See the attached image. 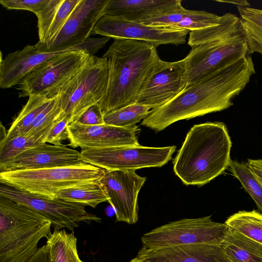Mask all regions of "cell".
<instances>
[{
  "label": "cell",
  "mask_w": 262,
  "mask_h": 262,
  "mask_svg": "<svg viewBox=\"0 0 262 262\" xmlns=\"http://www.w3.org/2000/svg\"><path fill=\"white\" fill-rule=\"evenodd\" d=\"M102 57L109 67L107 93L97 104L103 115L136 103L161 60L154 45L124 38L114 39Z\"/></svg>",
  "instance_id": "obj_2"
},
{
  "label": "cell",
  "mask_w": 262,
  "mask_h": 262,
  "mask_svg": "<svg viewBox=\"0 0 262 262\" xmlns=\"http://www.w3.org/2000/svg\"><path fill=\"white\" fill-rule=\"evenodd\" d=\"M219 2L227 3L235 5L237 6L242 7H249L250 5L247 1L244 0H234V1H216Z\"/></svg>",
  "instance_id": "obj_41"
},
{
  "label": "cell",
  "mask_w": 262,
  "mask_h": 262,
  "mask_svg": "<svg viewBox=\"0 0 262 262\" xmlns=\"http://www.w3.org/2000/svg\"><path fill=\"white\" fill-rule=\"evenodd\" d=\"M174 145L162 147L141 145L82 149V161L106 171L162 167L175 151Z\"/></svg>",
  "instance_id": "obj_9"
},
{
  "label": "cell",
  "mask_w": 262,
  "mask_h": 262,
  "mask_svg": "<svg viewBox=\"0 0 262 262\" xmlns=\"http://www.w3.org/2000/svg\"><path fill=\"white\" fill-rule=\"evenodd\" d=\"M135 171H106L102 179L108 196V202L115 210L117 221L129 224L138 221V194L146 180Z\"/></svg>",
  "instance_id": "obj_14"
},
{
  "label": "cell",
  "mask_w": 262,
  "mask_h": 262,
  "mask_svg": "<svg viewBox=\"0 0 262 262\" xmlns=\"http://www.w3.org/2000/svg\"><path fill=\"white\" fill-rule=\"evenodd\" d=\"M43 52L36 45H27L21 50L8 54L1 57L0 64V87L8 89L18 85L30 72L48 59L63 52Z\"/></svg>",
  "instance_id": "obj_19"
},
{
  "label": "cell",
  "mask_w": 262,
  "mask_h": 262,
  "mask_svg": "<svg viewBox=\"0 0 262 262\" xmlns=\"http://www.w3.org/2000/svg\"><path fill=\"white\" fill-rule=\"evenodd\" d=\"M231 146L223 122L195 124L173 161V171L185 185L203 186L229 167Z\"/></svg>",
  "instance_id": "obj_3"
},
{
  "label": "cell",
  "mask_w": 262,
  "mask_h": 262,
  "mask_svg": "<svg viewBox=\"0 0 262 262\" xmlns=\"http://www.w3.org/2000/svg\"><path fill=\"white\" fill-rule=\"evenodd\" d=\"M80 152L66 145L45 143L27 150L13 160L0 165L1 171L62 167L82 162Z\"/></svg>",
  "instance_id": "obj_17"
},
{
  "label": "cell",
  "mask_w": 262,
  "mask_h": 262,
  "mask_svg": "<svg viewBox=\"0 0 262 262\" xmlns=\"http://www.w3.org/2000/svg\"><path fill=\"white\" fill-rule=\"evenodd\" d=\"M151 108L147 105L135 103L103 115L105 124L127 127L136 125L145 118Z\"/></svg>",
  "instance_id": "obj_30"
},
{
  "label": "cell",
  "mask_w": 262,
  "mask_h": 262,
  "mask_svg": "<svg viewBox=\"0 0 262 262\" xmlns=\"http://www.w3.org/2000/svg\"><path fill=\"white\" fill-rule=\"evenodd\" d=\"M108 76L107 59L91 55L59 95L61 107L69 117L71 123L77 122L88 108L104 98Z\"/></svg>",
  "instance_id": "obj_6"
},
{
  "label": "cell",
  "mask_w": 262,
  "mask_h": 262,
  "mask_svg": "<svg viewBox=\"0 0 262 262\" xmlns=\"http://www.w3.org/2000/svg\"><path fill=\"white\" fill-rule=\"evenodd\" d=\"M182 7L180 0H108L104 13L139 22L149 16Z\"/></svg>",
  "instance_id": "obj_20"
},
{
  "label": "cell",
  "mask_w": 262,
  "mask_h": 262,
  "mask_svg": "<svg viewBox=\"0 0 262 262\" xmlns=\"http://www.w3.org/2000/svg\"><path fill=\"white\" fill-rule=\"evenodd\" d=\"M189 31L165 27H155L104 15L93 28L92 34L115 38L146 42L156 47L162 45H179L186 42Z\"/></svg>",
  "instance_id": "obj_13"
},
{
  "label": "cell",
  "mask_w": 262,
  "mask_h": 262,
  "mask_svg": "<svg viewBox=\"0 0 262 262\" xmlns=\"http://www.w3.org/2000/svg\"><path fill=\"white\" fill-rule=\"evenodd\" d=\"M60 95L54 97L38 115L26 134L30 136H39L46 139L55 124L67 115L60 104Z\"/></svg>",
  "instance_id": "obj_28"
},
{
  "label": "cell",
  "mask_w": 262,
  "mask_h": 262,
  "mask_svg": "<svg viewBox=\"0 0 262 262\" xmlns=\"http://www.w3.org/2000/svg\"><path fill=\"white\" fill-rule=\"evenodd\" d=\"M105 172L82 162L62 167L1 171L0 182L36 196L53 200L60 190L101 180Z\"/></svg>",
  "instance_id": "obj_5"
},
{
  "label": "cell",
  "mask_w": 262,
  "mask_h": 262,
  "mask_svg": "<svg viewBox=\"0 0 262 262\" xmlns=\"http://www.w3.org/2000/svg\"><path fill=\"white\" fill-rule=\"evenodd\" d=\"M241 32L250 54H262V9L237 6Z\"/></svg>",
  "instance_id": "obj_24"
},
{
  "label": "cell",
  "mask_w": 262,
  "mask_h": 262,
  "mask_svg": "<svg viewBox=\"0 0 262 262\" xmlns=\"http://www.w3.org/2000/svg\"><path fill=\"white\" fill-rule=\"evenodd\" d=\"M27 262H51L49 247L47 244L38 249Z\"/></svg>",
  "instance_id": "obj_39"
},
{
  "label": "cell",
  "mask_w": 262,
  "mask_h": 262,
  "mask_svg": "<svg viewBox=\"0 0 262 262\" xmlns=\"http://www.w3.org/2000/svg\"><path fill=\"white\" fill-rule=\"evenodd\" d=\"M79 1L80 0L61 1L53 18L45 43L52 40L58 34Z\"/></svg>",
  "instance_id": "obj_33"
},
{
  "label": "cell",
  "mask_w": 262,
  "mask_h": 262,
  "mask_svg": "<svg viewBox=\"0 0 262 262\" xmlns=\"http://www.w3.org/2000/svg\"><path fill=\"white\" fill-rule=\"evenodd\" d=\"M57 199L96 208L109 198L101 180L60 190Z\"/></svg>",
  "instance_id": "obj_23"
},
{
  "label": "cell",
  "mask_w": 262,
  "mask_h": 262,
  "mask_svg": "<svg viewBox=\"0 0 262 262\" xmlns=\"http://www.w3.org/2000/svg\"><path fill=\"white\" fill-rule=\"evenodd\" d=\"M229 167L232 174L239 181L262 213V185L253 174L247 163L231 160Z\"/></svg>",
  "instance_id": "obj_31"
},
{
  "label": "cell",
  "mask_w": 262,
  "mask_h": 262,
  "mask_svg": "<svg viewBox=\"0 0 262 262\" xmlns=\"http://www.w3.org/2000/svg\"><path fill=\"white\" fill-rule=\"evenodd\" d=\"M108 0H80L65 25L52 40L35 45L43 52L81 50L78 45L89 38L94 27L104 15Z\"/></svg>",
  "instance_id": "obj_12"
},
{
  "label": "cell",
  "mask_w": 262,
  "mask_h": 262,
  "mask_svg": "<svg viewBox=\"0 0 262 262\" xmlns=\"http://www.w3.org/2000/svg\"><path fill=\"white\" fill-rule=\"evenodd\" d=\"M255 73L250 54L186 87L165 104L151 110L141 125L156 132L171 124L226 110Z\"/></svg>",
  "instance_id": "obj_1"
},
{
  "label": "cell",
  "mask_w": 262,
  "mask_h": 262,
  "mask_svg": "<svg viewBox=\"0 0 262 262\" xmlns=\"http://www.w3.org/2000/svg\"><path fill=\"white\" fill-rule=\"evenodd\" d=\"M130 262H149V261H147L146 260H143V259H141L139 258H138V257H136L134 258H133L130 261Z\"/></svg>",
  "instance_id": "obj_42"
},
{
  "label": "cell",
  "mask_w": 262,
  "mask_h": 262,
  "mask_svg": "<svg viewBox=\"0 0 262 262\" xmlns=\"http://www.w3.org/2000/svg\"><path fill=\"white\" fill-rule=\"evenodd\" d=\"M51 227L34 209L0 196V262H27Z\"/></svg>",
  "instance_id": "obj_4"
},
{
  "label": "cell",
  "mask_w": 262,
  "mask_h": 262,
  "mask_svg": "<svg viewBox=\"0 0 262 262\" xmlns=\"http://www.w3.org/2000/svg\"><path fill=\"white\" fill-rule=\"evenodd\" d=\"M77 122L86 125L105 124L100 106L95 104L88 108L80 117Z\"/></svg>",
  "instance_id": "obj_37"
},
{
  "label": "cell",
  "mask_w": 262,
  "mask_h": 262,
  "mask_svg": "<svg viewBox=\"0 0 262 262\" xmlns=\"http://www.w3.org/2000/svg\"><path fill=\"white\" fill-rule=\"evenodd\" d=\"M70 123V119L66 115L55 124L45 139V143L62 145L63 141L69 140L67 126Z\"/></svg>",
  "instance_id": "obj_36"
},
{
  "label": "cell",
  "mask_w": 262,
  "mask_h": 262,
  "mask_svg": "<svg viewBox=\"0 0 262 262\" xmlns=\"http://www.w3.org/2000/svg\"><path fill=\"white\" fill-rule=\"evenodd\" d=\"M111 38L108 37L88 38L80 43L82 50L86 51L91 55H94L100 49L104 46Z\"/></svg>",
  "instance_id": "obj_38"
},
{
  "label": "cell",
  "mask_w": 262,
  "mask_h": 262,
  "mask_svg": "<svg viewBox=\"0 0 262 262\" xmlns=\"http://www.w3.org/2000/svg\"><path fill=\"white\" fill-rule=\"evenodd\" d=\"M0 196L34 209L51 222L54 230L67 228L73 231L81 222L101 221L97 215L88 213L83 205L59 199L37 197L3 184L0 185Z\"/></svg>",
  "instance_id": "obj_11"
},
{
  "label": "cell",
  "mask_w": 262,
  "mask_h": 262,
  "mask_svg": "<svg viewBox=\"0 0 262 262\" xmlns=\"http://www.w3.org/2000/svg\"><path fill=\"white\" fill-rule=\"evenodd\" d=\"M221 245L230 262H262V244L228 227Z\"/></svg>",
  "instance_id": "obj_21"
},
{
  "label": "cell",
  "mask_w": 262,
  "mask_h": 262,
  "mask_svg": "<svg viewBox=\"0 0 262 262\" xmlns=\"http://www.w3.org/2000/svg\"><path fill=\"white\" fill-rule=\"evenodd\" d=\"M69 145L73 148H105L139 145L141 132L135 125L118 127L107 124L86 125L77 122L67 126Z\"/></svg>",
  "instance_id": "obj_16"
},
{
  "label": "cell",
  "mask_w": 262,
  "mask_h": 262,
  "mask_svg": "<svg viewBox=\"0 0 262 262\" xmlns=\"http://www.w3.org/2000/svg\"><path fill=\"white\" fill-rule=\"evenodd\" d=\"M54 98L41 95L29 96L27 103L7 130L6 137L1 141L26 134L38 115Z\"/></svg>",
  "instance_id": "obj_25"
},
{
  "label": "cell",
  "mask_w": 262,
  "mask_h": 262,
  "mask_svg": "<svg viewBox=\"0 0 262 262\" xmlns=\"http://www.w3.org/2000/svg\"><path fill=\"white\" fill-rule=\"evenodd\" d=\"M90 55L83 50L66 51L48 59L18 84L19 97L41 95L52 98L58 96Z\"/></svg>",
  "instance_id": "obj_8"
},
{
  "label": "cell",
  "mask_w": 262,
  "mask_h": 262,
  "mask_svg": "<svg viewBox=\"0 0 262 262\" xmlns=\"http://www.w3.org/2000/svg\"><path fill=\"white\" fill-rule=\"evenodd\" d=\"M221 19L222 16L207 11L189 10L180 22L170 28L187 30L190 32L215 26Z\"/></svg>",
  "instance_id": "obj_32"
},
{
  "label": "cell",
  "mask_w": 262,
  "mask_h": 262,
  "mask_svg": "<svg viewBox=\"0 0 262 262\" xmlns=\"http://www.w3.org/2000/svg\"><path fill=\"white\" fill-rule=\"evenodd\" d=\"M61 1L50 0L47 5L36 14L38 19L37 28L39 42H45L47 35Z\"/></svg>",
  "instance_id": "obj_34"
},
{
  "label": "cell",
  "mask_w": 262,
  "mask_h": 262,
  "mask_svg": "<svg viewBox=\"0 0 262 262\" xmlns=\"http://www.w3.org/2000/svg\"><path fill=\"white\" fill-rule=\"evenodd\" d=\"M186 88L185 58L160 60L136 103L154 110L168 103Z\"/></svg>",
  "instance_id": "obj_15"
},
{
  "label": "cell",
  "mask_w": 262,
  "mask_h": 262,
  "mask_svg": "<svg viewBox=\"0 0 262 262\" xmlns=\"http://www.w3.org/2000/svg\"><path fill=\"white\" fill-rule=\"evenodd\" d=\"M246 163L253 174L262 185V159H248Z\"/></svg>",
  "instance_id": "obj_40"
},
{
  "label": "cell",
  "mask_w": 262,
  "mask_h": 262,
  "mask_svg": "<svg viewBox=\"0 0 262 262\" xmlns=\"http://www.w3.org/2000/svg\"><path fill=\"white\" fill-rule=\"evenodd\" d=\"M50 0H1L0 4L10 10H25L35 15L39 13Z\"/></svg>",
  "instance_id": "obj_35"
},
{
  "label": "cell",
  "mask_w": 262,
  "mask_h": 262,
  "mask_svg": "<svg viewBox=\"0 0 262 262\" xmlns=\"http://www.w3.org/2000/svg\"><path fill=\"white\" fill-rule=\"evenodd\" d=\"M241 32L239 18L231 13L222 16L220 23L214 26L189 32L188 44L191 48L219 40Z\"/></svg>",
  "instance_id": "obj_22"
},
{
  "label": "cell",
  "mask_w": 262,
  "mask_h": 262,
  "mask_svg": "<svg viewBox=\"0 0 262 262\" xmlns=\"http://www.w3.org/2000/svg\"><path fill=\"white\" fill-rule=\"evenodd\" d=\"M137 257L149 262H230L221 245L194 244L158 249L142 248Z\"/></svg>",
  "instance_id": "obj_18"
},
{
  "label": "cell",
  "mask_w": 262,
  "mask_h": 262,
  "mask_svg": "<svg viewBox=\"0 0 262 262\" xmlns=\"http://www.w3.org/2000/svg\"><path fill=\"white\" fill-rule=\"evenodd\" d=\"M51 262H82L77 248V238L74 232L54 230L47 237Z\"/></svg>",
  "instance_id": "obj_26"
},
{
  "label": "cell",
  "mask_w": 262,
  "mask_h": 262,
  "mask_svg": "<svg viewBox=\"0 0 262 262\" xmlns=\"http://www.w3.org/2000/svg\"><path fill=\"white\" fill-rule=\"evenodd\" d=\"M45 138L41 137L21 134L1 141L0 165L13 160L27 150L45 143Z\"/></svg>",
  "instance_id": "obj_29"
},
{
  "label": "cell",
  "mask_w": 262,
  "mask_h": 262,
  "mask_svg": "<svg viewBox=\"0 0 262 262\" xmlns=\"http://www.w3.org/2000/svg\"><path fill=\"white\" fill-rule=\"evenodd\" d=\"M227 229L225 223L213 221L211 216L183 219L143 234L142 248L158 249L194 244L221 245Z\"/></svg>",
  "instance_id": "obj_7"
},
{
  "label": "cell",
  "mask_w": 262,
  "mask_h": 262,
  "mask_svg": "<svg viewBox=\"0 0 262 262\" xmlns=\"http://www.w3.org/2000/svg\"><path fill=\"white\" fill-rule=\"evenodd\" d=\"M249 54L242 32L191 48L184 58L186 87Z\"/></svg>",
  "instance_id": "obj_10"
},
{
  "label": "cell",
  "mask_w": 262,
  "mask_h": 262,
  "mask_svg": "<svg viewBox=\"0 0 262 262\" xmlns=\"http://www.w3.org/2000/svg\"><path fill=\"white\" fill-rule=\"evenodd\" d=\"M229 228L262 244V213L252 211H239L230 216L224 223Z\"/></svg>",
  "instance_id": "obj_27"
}]
</instances>
